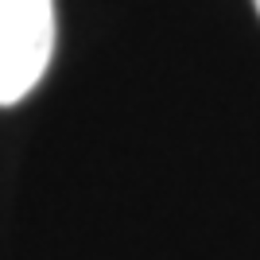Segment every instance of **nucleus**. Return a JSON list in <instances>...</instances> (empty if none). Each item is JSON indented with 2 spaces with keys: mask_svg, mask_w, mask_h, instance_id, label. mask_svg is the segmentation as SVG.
<instances>
[{
  "mask_svg": "<svg viewBox=\"0 0 260 260\" xmlns=\"http://www.w3.org/2000/svg\"><path fill=\"white\" fill-rule=\"evenodd\" d=\"M54 54V0H0V105L43 82Z\"/></svg>",
  "mask_w": 260,
  "mask_h": 260,
  "instance_id": "1",
  "label": "nucleus"
},
{
  "mask_svg": "<svg viewBox=\"0 0 260 260\" xmlns=\"http://www.w3.org/2000/svg\"><path fill=\"white\" fill-rule=\"evenodd\" d=\"M252 4H256V12H260V0H252Z\"/></svg>",
  "mask_w": 260,
  "mask_h": 260,
  "instance_id": "2",
  "label": "nucleus"
}]
</instances>
